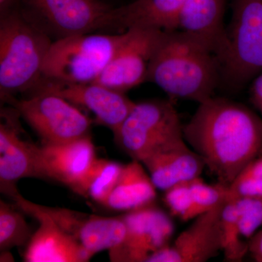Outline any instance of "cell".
I'll return each mask as SVG.
<instances>
[{"mask_svg": "<svg viewBox=\"0 0 262 262\" xmlns=\"http://www.w3.org/2000/svg\"><path fill=\"white\" fill-rule=\"evenodd\" d=\"M122 218L126 237L120 247L108 251L112 261L145 262L150 255L168 246L173 234V221L154 204L127 211Z\"/></svg>", "mask_w": 262, "mask_h": 262, "instance_id": "12", "label": "cell"}, {"mask_svg": "<svg viewBox=\"0 0 262 262\" xmlns=\"http://www.w3.org/2000/svg\"><path fill=\"white\" fill-rule=\"evenodd\" d=\"M16 108H2L0 123V189L13 199L24 178H43L39 147L25 140Z\"/></svg>", "mask_w": 262, "mask_h": 262, "instance_id": "10", "label": "cell"}, {"mask_svg": "<svg viewBox=\"0 0 262 262\" xmlns=\"http://www.w3.org/2000/svg\"><path fill=\"white\" fill-rule=\"evenodd\" d=\"M248 252L256 261L262 262V230L256 232L248 242Z\"/></svg>", "mask_w": 262, "mask_h": 262, "instance_id": "29", "label": "cell"}, {"mask_svg": "<svg viewBox=\"0 0 262 262\" xmlns=\"http://www.w3.org/2000/svg\"><path fill=\"white\" fill-rule=\"evenodd\" d=\"M1 257H0V261H13V256L10 254L9 251H2Z\"/></svg>", "mask_w": 262, "mask_h": 262, "instance_id": "31", "label": "cell"}, {"mask_svg": "<svg viewBox=\"0 0 262 262\" xmlns=\"http://www.w3.org/2000/svg\"><path fill=\"white\" fill-rule=\"evenodd\" d=\"M157 189L164 192L179 183L201 177L204 162L190 147L184 136L157 148L141 162Z\"/></svg>", "mask_w": 262, "mask_h": 262, "instance_id": "16", "label": "cell"}, {"mask_svg": "<svg viewBox=\"0 0 262 262\" xmlns=\"http://www.w3.org/2000/svg\"><path fill=\"white\" fill-rule=\"evenodd\" d=\"M190 182L176 184L165 191L164 196V201L170 213L184 222L192 220V198Z\"/></svg>", "mask_w": 262, "mask_h": 262, "instance_id": "27", "label": "cell"}, {"mask_svg": "<svg viewBox=\"0 0 262 262\" xmlns=\"http://www.w3.org/2000/svg\"><path fill=\"white\" fill-rule=\"evenodd\" d=\"M96 158L90 136L66 144L39 147L43 178L58 181L80 195Z\"/></svg>", "mask_w": 262, "mask_h": 262, "instance_id": "15", "label": "cell"}, {"mask_svg": "<svg viewBox=\"0 0 262 262\" xmlns=\"http://www.w3.org/2000/svg\"><path fill=\"white\" fill-rule=\"evenodd\" d=\"M182 136L179 114L173 103L167 100L136 103L114 133L118 146L133 160L140 162L157 148Z\"/></svg>", "mask_w": 262, "mask_h": 262, "instance_id": "6", "label": "cell"}, {"mask_svg": "<svg viewBox=\"0 0 262 262\" xmlns=\"http://www.w3.org/2000/svg\"><path fill=\"white\" fill-rule=\"evenodd\" d=\"M10 103L42 140L43 145L66 144L90 136L91 121L77 106L60 96L39 94Z\"/></svg>", "mask_w": 262, "mask_h": 262, "instance_id": "8", "label": "cell"}, {"mask_svg": "<svg viewBox=\"0 0 262 262\" xmlns=\"http://www.w3.org/2000/svg\"><path fill=\"white\" fill-rule=\"evenodd\" d=\"M190 189L192 198V220L213 209L228 196L227 186L220 183L216 185H209L201 177L191 181Z\"/></svg>", "mask_w": 262, "mask_h": 262, "instance_id": "25", "label": "cell"}, {"mask_svg": "<svg viewBox=\"0 0 262 262\" xmlns=\"http://www.w3.org/2000/svg\"><path fill=\"white\" fill-rule=\"evenodd\" d=\"M156 189L144 165L133 160L124 165L120 179L104 206L116 211L138 209L153 204Z\"/></svg>", "mask_w": 262, "mask_h": 262, "instance_id": "19", "label": "cell"}, {"mask_svg": "<svg viewBox=\"0 0 262 262\" xmlns=\"http://www.w3.org/2000/svg\"><path fill=\"white\" fill-rule=\"evenodd\" d=\"M222 251L226 260L241 261L248 252V244L242 239L238 215L232 198H227L221 217Z\"/></svg>", "mask_w": 262, "mask_h": 262, "instance_id": "23", "label": "cell"}, {"mask_svg": "<svg viewBox=\"0 0 262 262\" xmlns=\"http://www.w3.org/2000/svg\"><path fill=\"white\" fill-rule=\"evenodd\" d=\"M112 8L100 0H20L19 6L24 18L53 42L101 30Z\"/></svg>", "mask_w": 262, "mask_h": 262, "instance_id": "7", "label": "cell"}, {"mask_svg": "<svg viewBox=\"0 0 262 262\" xmlns=\"http://www.w3.org/2000/svg\"><path fill=\"white\" fill-rule=\"evenodd\" d=\"M123 167L113 160L96 158L84 183L81 196L91 198L104 206L120 179Z\"/></svg>", "mask_w": 262, "mask_h": 262, "instance_id": "21", "label": "cell"}, {"mask_svg": "<svg viewBox=\"0 0 262 262\" xmlns=\"http://www.w3.org/2000/svg\"><path fill=\"white\" fill-rule=\"evenodd\" d=\"M129 36L95 83L119 92L146 82L150 61L164 31L128 29Z\"/></svg>", "mask_w": 262, "mask_h": 262, "instance_id": "11", "label": "cell"}, {"mask_svg": "<svg viewBox=\"0 0 262 262\" xmlns=\"http://www.w3.org/2000/svg\"><path fill=\"white\" fill-rule=\"evenodd\" d=\"M53 41L29 23L20 10L0 18V94L9 102L29 94L42 77Z\"/></svg>", "mask_w": 262, "mask_h": 262, "instance_id": "3", "label": "cell"}, {"mask_svg": "<svg viewBox=\"0 0 262 262\" xmlns=\"http://www.w3.org/2000/svg\"><path fill=\"white\" fill-rule=\"evenodd\" d=\"M227 188L229 196L262 199V150L239 172Z\"/></svg>", "mask_w": 262, "mask_h": 262, "instance_id": "24", "label": "cell"}, {"mask_svg": "<svg viewBox=\"0 0 262 262\" xmlns=\"http://www.w3.org/2000/svg\"><path fill=\"white\" fill-rule=\"evenodd\" d=\"M187 0H136L112 8L103 20L101 30L126 32L131 29H178L181 12Z\"/></svg>", "mask_w": 262, "mask_h": 262, "instance_id": "17", "label": "cell"}, {"mask_svg": "<svg viewBox=\"0 0 262 262\" xmlns=\"http://www.w3.org/2000/svg\"><path fill=\"white\" fill-rule=\"evenodd\" d=\"M226 31L220 89L238 92L262 72V0H233Z\"/></svg>", "mask_w": 262, "mask_h": 262, "instance_id": "4", "label": "cell"}, {"mask_svg": "<svg viewBox=\"0 0 262 262\" xmlns=\"http://www.w3.org/2000/svg\"><path fill=\"white\" fill-rule=\"evenodd\" d=\"M20 0H0V18L19 10Z\"/></svg>", "mask_w": 262, "mask_h": 262, "instance_id": "30", "label": "cell"}, {"mask_svg": "<svg viewBox=\"0 0 262 262\" xmlns=\"http://www.w3.org/2000/svg\"><path fill=\"white\" fill-rule=\"evenodd\" d=\"M146 82L173 98L203 102L220 89L218 58L199 39L182 30L164 31L148 70Z\"/></svg>", "mask_w": 262, "mask_h": 262, "instance_id": "2", "label": "cell"}, {"mask_svg": "<svg viewBox=\"0 0 262 262\" xmlns=\"http://www.w3.org/2000/svg\"><path fill=\"white\" fill-rule=\"evenodd\" d=\"M126 231L122 216L88 215L79 229L77 239L94 256L100 251H111L120 247L125 241Z\"/></svg>", "mask_w": 262, "mask_h": 262, "instance_id": "20", "label": "cell"}, {"mask_svg": "<svg viewBox=\"0 0 262 262\" xmlns=\"http://www.w3.org/2000/svg\"><path fill=\"white\" fill-rule=\"evenodd\" d=\"M227 200L195 217L173 244L153 253L145 262H205L215 257L222 251L221 217Z\"/></svg>", "mask_w": 262, "mask_h": 262, "instance_id": "14", "label": "cell"}, {"mask_svg": "<svg viewBox=\"0 0 262 262\" xmlns=\"http://www.w3.org/2000/svg\"><path fill=\"white\" fill-rule=\"evenodd\" d=\"M226 0H187L181 12L178 29L199 39L220 61L227 48L224 25Z\"/></svg>", "mask_w": 262, "mask_h": 262, "instance_id": "18", "label": "cell"}, {"mask_svg": "<svg viewBox=\"0 0 262 262\" xmlns=\"http://www.w3.org/2000/svg\"><path fill=\"white\" fill-rule=\"evenodd\" d=\"M128 36L129 30L89 33L55 41L43 65L42 77L72 83L94 82Z\"/></svg>", "mask_w": 262, "mask_h": 262, "instance_id": "5", "label": "cell"}, {"mask_svg": "<svg viewBox=\"0 0 262 262\" xmlns=\"http://www.w3.org/2000/svg\"><path fill=\"white\" fill-rule=\"evenodd\" d=\"M34 232L31 230L23 213L5 202H0V250L28 244Z\"/></svg>", "mask_w": 262, "mask_h": 262, "instance_id": "22", "label": "cell"}, {"mask_svg": "<svg viewBox=\"0 0 262 262\" xmlns=\"http://www.w3.org/2000/svg\"><path fill=\"white\" fill-rule=\"evenodd\" d=\"M250 99L255 108L262 114V72L251 81Z\"/></svg>", "mask_w": 262, "mask_h": 262, "instance_id": "28", "label": "cell"}, {"mask_svg": "<svg viewBox=\"0 0 262 262\" xmlns=\"http://www.w3.org/2000/svg\"><path fill=\"white\" fill-rule=\"evenodd\" d=\"M39 94L56 95L78 107L92 113L96 122L114 133L134 108L135 102L124 93L95 82L72 83L42 77L28 96Z\"/></svg>", "mask_w": 262, "mask_h": 262, "instance_id": "9", "label": "cell"}, {"mask_svg": "<svg viewBox=\"0 0 262 262\" xmlns=\"http://www.w3.org/2000/svg\"><path fill=\"white\" fill-rule=\"evenodd\" d=\"M183 136L219 183L229 187L262 150V120L244 104L214 96L199 103Z\"/></svg>", "mask_w": 262, "mask_h": 262, "instance_id": "1", "label": "cell"}, {"mask_svg": "<svg viewBox=\"0 0 262 262\" xmlns=\"http://www.w3.org/2000/svg\"><path fill=\"white\" fill-rule=\"evenodd\" d=\"M229 198L233 199L235 204L243 237L251 239L262 225V199L250 196Z\"/></svg>", "mask_w": 262, "mask_h": 262, "instance_id": "26", "label": "cell"}, {"mask_svg": "<svg viewBox=\"0 0 262 262\" xmlns=\"http://www.w3.org/2000/svg\"><path fill=\"white\" fill-rule=\"evenodd\" d=\"M13 200L20 209L39 222V227L27 244L24 261L86 262L93 257L78 239L57 225L40 206L27 201L20 194Z\"/></svg>", "mask_w": 262, "mask_h": 262, "instance_id": "13", "label": "cell"}]
</instances>
